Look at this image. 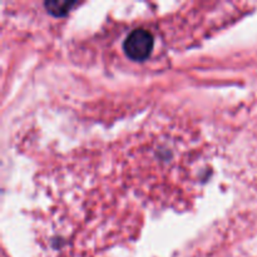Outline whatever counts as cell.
<instances>
[{
	"mask_svg": "<svg viewBox=\"0 0 257 257\" xmlns=\"http://www.w3.org/2000/svg\"><path fill=\"white\" fill-rule=\"evenodd\" d=\"M153 48V37L148 30L135 29L123 43V49L132 60H145L150 57Z\"/></svg>",
	"mask_w": 257,
	"mask_h": 257,
	"instance_id": "1",
	"label": "cell"
},
{
	"mask_svg": "<svg viewBox=\"0 0 257 257\" xmlns=\"http://www.w3.org/2000/svg\"><path fill=\"white\" fill-rule=\"evenodd\" d=\"M75 4H77V3L52 2V3H47V7L49 8L50 13H53V14L59 17V15H64L65 13H68V10H70V8Z\"/></svg>",
	"mask_w": 257,
	"mask_h": 257,
	"instance_id": "2",
	"label": "cell"
}]
</instances>
